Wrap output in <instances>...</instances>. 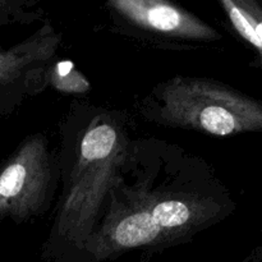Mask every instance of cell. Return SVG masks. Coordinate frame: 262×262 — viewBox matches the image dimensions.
<instances>
[{
  "mask_svg": "<svg viewBox=\"0 0 262 262\" xmlns=\"http://www.w3.org/2000/svg\"><path fill=\"white\" fill-rule=\"evenodd\" d=\"M112 206L101 227L92 233L82 251L100 262L133 250H154L183 242L223 211L212 196L186 184L155 188L113 184Z\"/></svg>",
  "mask_w": 262,
  "mask_h": 262,
  "instance_id": "1",
  "label": "cell"
},
{
  "mask_svg": "<svg viewBox=\"0 0 262 262\" xmlns=\"http://www.w3.org/2000/svg\"><path fill=\"white\" fill-rule=\"evenodd\" d=\"M128 151L124 130L114 119L96 115L83 128L49 241L50 252L83 250Z\"/></svg>",
  "mask_w": 262,
  "mask_h": 262,
  "instance_id": "2",
  "label": "cell"
},
{
  "mask_svg": "<svg viewBox=\"0 0 262 262\" xmlns=\"http://www.w3.org/2000/svg\"><path fill=\"white\" fill-rule=\"evenodd\" d=\"M143 105L148 119L166 127L216 137L262 130V102L214 79L173 77L155 86Z\"/></svg>",
  "mask_w": 262,
  "mask_h": 262,
  "instance_id": "3",
  "label": "cell"
},
{
  "mask_svg": "<svg viewBox=\"0 0 262 262\" xmlns=\"http://www.w3.org/2000/svg\"><path fill=\"white\" fill-rule=\"evenodd\" d=\"M55 163L41 133L28 136L0 166V222L23 223L50 204Z\"/></svg>",
  "mask_w": 262,
  "mask_h": 262,
  "instance_id": "4",
  "label": "cell"
},
{
  "mask_svg": "<svg viewBox=\"0 0 262 262\" xmlns=\"http://www.w3.org/2000/svg\"><path fill=\"white\" fill-rule=\"evenodd\" d=\"M60 40V33L46 23L22 42L0 50V115L9 112L22 92L33 91V86L40 91L48 84L46 73Z\"/></svg>",
  "mask_w": 262,
  "mask_h": 262,
  "instance_id": "5",
  "label": "cell"
},
{
  "mask_svg": "<svg viewBox=\"0 0 262 262\" xmlns=\"http://www.w3.org/2000/svg\"><path fill=\"white\" fill-rule=\"evenodd\" d=\"M106 7L123 25L145 35L194 42L222 38L204 19L166 0H110Z\"/></svg>",
  "mask_w": 262,
  "mask_h": 262,
  "instance_id": "6",
  "label": "cell"
},
{
  "mask_svg": "<svg viewBox=\"0 0 262 262\" xmlns=\"http://www.w3.org/2000/svg\"><path fill=\"white\" fill-rule=\"evenodd\" d=\"M235 32L256 51L262 63V4L255 0L220 2Z\"/></svg>",
  "mask_w": 262,
  "mask_h": 262,
  "instance_id": "7",
  "label": "cell"
},
{
  "mask_svg": "<svg viewBox=\"0 0 262 262\" xmlns=\"http://www.w3.org/2000/svg\"><path fill=\"white\" fill-rule=\"evenodd\" d=\"M46 81L53 89L61 94H87L91 84L86 77L73 66L71 60H60L50 64Z\"/></svg>",
  "mask_w": 262,
  "mask_h": 262,
  "instance_id": "8",
  "label": "cell"
},
{
  "mask_svg": "<svg viewBox=\"0 0 262 262\" xmlns=\"http://www.w3.org/2000/svg\"><path fill=\"white\" fill-rule=\"evenodd\" d=\"M36 5L35 0H0V26L32 22L42 13Z\"/></svg>",
  "mask_w": 262,
  "mask_h": 262,
  "instance_id": "9",
  "label": "cell"
}]
</instances>
